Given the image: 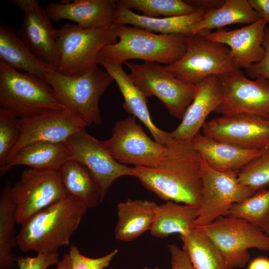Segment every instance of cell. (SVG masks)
Wrapping results in <instances>:
<instances>
[{"label": "cell", "mask_w": 269, "mask_h": 269, "mask_svg": "<svg viewBox=\"0 0 269 269\" xmlns=\"http://www.w3.org/2000/svg\"><path fill=\"white\" fill-rule=\"evenodd\" d=\"M0 107L19 119L42 116L66 108L46 81L26 72L20 73L1 62Z\"/></svg>", "instance_id": "obj_5"}, {"label": "cell", "mask_w": 269, "mask_h": 269, "mask_svg": "<svg viewBox=\"0 0 269 269\" xmlns=\"http://www.w3.org/2000/svg\"><path fill=\"white\" fill-rule=\"evenodd\" d=\"M202 131L209 137L243 148H269V118L240 113L223 115L206 121Z\"/></svg>", "instance_id": "obj_15"}, {"label": "cell", "mask_w": 269, "mask_h": 269, "mask_svg": "<svg viewBox=\"0 0 269 269\" xmlns=\"http://www.w3.org/2000/svg\"><path fill=\"white\" fill-rule=\"evenodd\" d=\"M180 237L183 242L182 249L194 269H226L220 252L208 236L192 229Z\"/></svg>", "instance_id": "obj_31"}, {"label": "cell", "mask_w": 269, "mask_h": 269, "mask_svg": "<svg viewBox=\"0 0 269 269\" xmlns=\"http://www.w3.org/2000/svg\"><path fill=\"white\" fill-rule=\"evenodd\" d=\"M225 0H201L188 1L190 3L197 7H203L207 10H210L221 6Z\"/></svg>", "instance_id": "obj_41"}, {"label": "cell", "mask_w": 269, "mask_h": 269, "mask_svg": "<svg viewBox=\"0 0 269 269\" xmlns=\"http://www.w3.org/2000/svg\"><path fill=\"white\" fill-rule=\"evenodd\" d=\"M58 252L49 253H37L35 257H18L16 263L18 269H46L57 265L59 261Z\"/></svg>", "instance_id": "obj_37"}, {"label": "cell", "mask_w": 269, "mask_h": 269, "mask_svg": "<svg viewBox=\"0 0 269 269\" xmlns=\"http://www.w3.org/2000/svg\"><path fill=\"white\" fill-rule=\"evenodd\" d=\"M70 157V149L67 141L35 142L23 147L8 159L0 167V174L3 175L16 165H26L37 170L58 172Z\"/></svg>", "instance_id": "obj_24"}, {"label": "cell", "mask_w": 269, "mask_h": 269, "mask_svg": "<svg viewBox=\"0 0 269 269\" xmlns=\"http://www.w3.org/2000/svg\"><path fill=\"white\" fill-rule=\"evenodd\" d=\"M198 210L199 208L172 201L157 205L149 232L152 236L159 238L174 234L185 235L192 230Z\"/></svg>", "instance_id": "obj_28"}, {"label": "cell", "mask_w": 269, "mask_h": 269, "mask_svg": "<svg viewBox=\"0 0 269 269\" xmlns=\"http://www.w3.org/2000/svg\"><path fill=\"white\" fill-rule=\"evenodd\" d=\"M24 12L22 24L17 30L19 36L36 57L56 70L60 56L56 28L45 9L38 2Z\"/></svg>", "instance_id": "obj_19"}, {"label": "cell", "mask_w": 269, "mask_h": 269, "mask_svg": "<svg viewBox=\"0 0 269 269\" xmlns=\"http://www.w3.org/2000/svg\"><path fill=\"white\" fill-rule=\"evenodd\" d=\"M268 22L263 18L240 28H223L206 34L209 39L226 45L232 60L238 69L249 67L263 57V42Z\"/></svg>", "instance_id": "obj_17"}, {"label": "cell", "mask_w": 269, "mask_h": 269, "mask_svg": "<svg viewBox=\"0 0 269 269\" xmlns=\"http://www.w3.org/2000/svg\"><path fill=\"white\" fill-rule=\"evenodd\" d=\"M10 2L15 4L24 11L39 2L37 0H11Z\"/></svg>", "instance_id": "obj_43"}, {"label": "cell", "mask_w": 269, "mask_h": 269, "mask_svg": "<svg viewBox=\"0 0 269 269\" xmlns=\"http://www.w3.org/2000/svg\"><path fill=\"white\" fill-rule=\"evenodd\" d=\"M171 257V269H194L187 254L175 244L168 246Z\"/></svg>", "instance_id": "obj_39"}, {"label": "cell", "mask_w": 269, "mask_h": 269, "mask_svg": "<svg viewBox=\"0 0 269 269\" xmlns=\"http://www.w3.org/2000/svg\"><path fill=\"white\" fill-rule=\"evenodd\" d=\"M192 229L203 233L215 244L226 269L244 267L250 260L249 249L269 251V237L242 219L223 216L209 224Z\"/></svg>", "instance_id": "obj_7"}, {"label": "cell", "mask_w": 269, "mask_h": 269, "mask_svg": "<svg viewBox=\"0 0 269 269\" xmlns=\"http://www.w3.org/2000/svg\"><path fill=\"white\" fill-rule=\"evenodd\" d=\"M241 184L255 192L266 189L269 185V148L238 173Z\"/></svg>", "instance_id": "obj_34"}, {"label": "cell", "mask_w": 269, "mask_h": 269, "mask_svg": "<svg viewBox=\"0 0 269 269\" xmlns=\"http://www.w3.org/2000/svg\"><path fill=\"white\" fill-rule=\"evenodd\" d=\"M102 66L116 82L124 99L123 107L133 116L137 118L148 129L154 140L166 146L174 139L170 133L157 128L151 120L147 105V99L136 87L129 74L123 69L122 64L101 61Z\"/></svg>", "instance_id": "obj_22"}, {"label": "cell", "mask_w": 269, "mask_h": 269, "mask_svg": "<svg viewBox=\"0 0 269 269\" xmlns=\"http://www.w3.org/2000/svg\"><path fill=\"white\" fill-rule=\"evenodd\" d=\"M202 191L198 214L192 228L209 224L227 216L232 206L256 193L240 183L238 173L221 172L209 166L202 157Z\"/></svg>", "instance_id": "obj_10"}, {"label": "cell", "mask_w": 269, "mask_h": 269, "mask_svg": "<svg viewBox=\"0 0 269 269\" xmlns=\"http://www.w3.org/2000/svg\"><path fill=\"white\" fill-rule=\"evenodd\" d=\"M248 269H269V259L258 257L250 263Z\"/></svg>", "instance_id": "obj_42"}, {"label": "cell", "mask_w": 269, "mask_h": 269, "mask_svg": "<svg viewBox=\"0 0 269 269\" xmlns=\"http://www.w3.org/2000/svg\"><path fill=\"white\" fill-rule=\"evenodd\" d=\"M45 79L60 103L79 117L86 127L102 123L100 99L114 80L98 64L72 76L53 69L45 73Z\"/></svg>", "instance_id": "obj_4"}, {"label": "cell", "mask_w": 269, "mask_h": 269, "mask_svg": "<svg viewBox=\"0 0 269 269\" xmlns=\"http://www.w3.org/2000/svg\"><path fill=\"white\" fill-rule=\"evenodd\" d=\"M191 143L213 169L237 173L257 158L263 150L243 148L200 133L192 138Z\"/></svg>", "instance_id": "obj_21"}, {"label": "cell", "mask_w": 269, "mask_h": 269, "mask_svg": "<svg viewBox=\"0 0 269 269\" xmlns=\"http://www.w3.org/2000/svg\"><path fill=\"white\" fill-rule=\"evenodd\" d=\"M118 253L119 250L115 249L104 256L91 258L83 255L76 246L72 245L68 254L72 269H105Z\"/></svg>", "instance_id": "obj_36"}, {"label": "cell", "mask_w": 269, "mask_h": 269, "mask_svg": "<svg viewBox=\"0 0 269 269\" xmlns=\"http://www.w3.org/2000/svg\"><path fill=\"white\" fill-rule=\"evenodd\" d=\"M263 46L264 55L262 59L246 69V71L251 78L263 77L269 81V27L268 26L265 29Z\"/></svg>", "instance_id": "obj_38"}, {"label": "cell", "mask_w": 269, "mask_h": 269, "mask_svg": "<svg viewBox=\"0 0 269 269\" xmlns=\"http://www.w3.org/2000/svg\"><path fill=\"white\" fill-rule=\"evenodd\" d=\"M67 197L88 209L97 207L103 200L99 186L89 170L80 162L70 160L58 171Z\"/></svg>", "instance_id": "obj_27"}, {"label": "cell", "mask_w": 269, "mask_h": 269, "mask_svg": "<svg viewBox=\"0 0 269 269\" xmlns=\"http://www.w3.org/2000/svg\"><path fill=\"white\" fill-rule=\"evenodd\" d=\"M223 100L215 112L222 115L240 113L269 118V81L263 77L248 78L240 69L219 76Z\"/></svg>", "instance_id": "obj_13"}, {"label": "cell", "mask_w": 269, "mask_h": 269, "mask_svg": "<svg viewBox=\"0 0 269 269\" xmlns=\"http://www.w3.org/2000/svg\"><path fill=\"white\" fill-rule=\"evenodd\" d=\"M202 157L191 142L173 139L165 146L159 165L133 167L134 176L161 199L199 208Z\"/></svg>", "instance_id": "obj_1"}, {"label": "cell", "mask_w": 269, "mask_h": 269, "mask_svg": "<svg viewBox=\"0 0 269 269\" xmlns=\"http://www.w3.org/2000/svg\"><path fill=\"white\" fill-rule=\"evenodd\" d=\"M15 204L17 224H24L50 205L67 198L58 172L29 168L9 190Z\"/></svg>", "instance_id": "obj_12"}, {"label": "cell", "mask_w": 269, "mask_h": 269, "mask_svg": "<svg viewBox=\"0 0 269 269\" xmlns=\"http://www.w3.org/2000/svg\"><path fill=\"white\" fill-rule=\"evenodd\" d=\"M197 87L193 100L187 108L180 124L170 132L174 139L191 142L200 133L208 115L215 112L222 102L223 89L219 76H210Z\"/></svg>", "instance_id": "obj_18"}, {"label": "cell", "mask_w": 269, "mask_h": 269, "mask_svg": "<svg viewBox=\"0 0 269 269\" xmlns=\"http://www.w3.org/2000/svg\"><path fill=\"white\" fill-rule=\"evenodd\" d=\"M116 7L114 0H75L67 4L50 2L45 10L50 20L68 19L90 29L113 24Z\"/></svg>", "instance_id": "obj_20"}, {"label": "cell", "mask_w": 269, "mask_h": 269, "mask_svg": "<svg viewBox=\"0 0 269 269\" xmlns=\"http://www.w3.org/2000/svg\"><path fill=\"white\" fill-rule=\"evenodd\" d=\"M116 26L119 40L101 49L98 63L104 61L123 64L130 59H141L168 65L186 52L187 37L159 34L130 25Z\"/></svg>", "instance_id": "obj_3"}, {"label": "cell", "mask_w": 269, "mask_h": 269, "mask_svg": "<svg viewBox=\"0 0 269 269\" xmlns=\"http://www.w3.org/2000/svg\"><path fill=\"white\" fill-rule=\"evenodd\" d=\"M60 61L56 70L68 76L82 73L99 64L98 55L105 46L117 41V26L86 29L67 23L56 29Z\"/></svg>", "instance_id": "obj_6"}, {"label": "cell", "mask_w": 269, "mask_h": 269, "mask_svg": "<svg viewBox=\"0 0 269 269\" xmlns=\"http://www.w3.org/2000/svg\"><path fill=\"white\" fill-rule=\"evenodd\" d=\"M269 212V190L257 191L244 201L234 204L227 216L244 219L260 228Z\"/></svg>", "instance_id": "obj_33"}, {"label": "cell", "mask_w": 269, "mask_h": 269, "mask_svg": "<svg viewBox=\"0 0 269 269\" xmlns=\"http://www.w3.org/2000/svg\"><path fill=\"white\" fill-rule=\"evenodd\" d=\"M11 186L7 182L0 196V269H12L16 265L13 252L17 245L16 206L10 196Z\"/></svg>", "instance_id": "obj_30"}, {"label": "cell", "mask_w": 269, "mask_h": 269, "mask_svg": "<svg viewBox=\"0 0 269 269\" xmlns=\"http://www.w3.org/2000/svg\"><path fill=\"white\" fill-rule=\"evenodd\" d=\"M260 229L266 235L269 237V212Z\"/></svg>", "instance_id": "obj_45"}, {"label": "cell", "mask_w": 269, "mask_h": 269, "mask_svg": "<svg viewBox=\"0 0 269 269\" xmlns=\"http://www.w3.org/2000/svg\"><path fill=\"white\" fill-rule=\"evenodd\" d=\"M18 119L11 112L0 108V167L20 137Z\"/></svg>", "instance_id": "obj_35"}, {"label": "cell", "mask_w": 269, "mask_h": 269, "mask_svg": "<svg viewBox=\"0 0 269 269\" xmlns=\"http://www.w3.org/2000/svg\"><path fill=\"white\" fill-rule=\"evenodd\" d=\"M18 126L20 137L7 160L30 143L37 141L65 142L73 134L86 127L79 117L67 108L37 117L18 119Z\"/></svg>", "instance_id": "obj_16"}, {"label": "cell", "mask_w": 269, "mask_h": 269, "mask_svg": "<svg viewBox=\"0 0 269 269\" xmlns=\"http://www.w3.org/2000/svg\"><path fill=\"white\" fill-rule=\"evenodd\" d=\"M56 265L55 269H72L69 254L65 253Z\"/></svg>", "instance_id": "obj_44"}, {"label": "cell", "mask_w": 269, "mask_h": 269, "mask_svg": "<svg viewBox=\"0 0 269 269\" xmlns=\"http://www.w3.org/2000/svg\"><path fill=\"white\" fill-rule=\"evenodd\" d=\"M118 162L149 168L158 167L163 159L165 146L151 139L131 116L115 124L111 136L102 141Z\"/></svg>", "instance_id": "obj_11"}, {"label": "cell", "mask_w": 269, "mask_h": 269, "mask_svg": "<svg viewBox=\"0 0 269 269\" xmlns=\"http://www.w3.org/2000/svg\"><path fill=\"white\" fill-rule=\"evenodd\" d=\"M261 17L248 0H226L219 7L207 10L195 25L193 34H207L213 29L223 28L235 23L251 24Z\"/></svg>", "instance_id": "obj_29"}, {"label": "cell", "mask_w": 269, "mask_h": 269, "mask_svg": "<svg viewBox=\"0 0 269 269\" xmlns=\"http://www.w3.org/2000/svg\"><path fill=\"white\" fill-rule=\"evenodd\" d=\"M251 6L261 18L269 23V0H248Z\"/></svg>", "instance_id": "obj_40"}, {"label": "cell", "mask_w": 269, "mask_h": 269, "mask_svg": "<svg viewBox=\"0 0 269 269\" xmlns=\"http://www.w3.org/2000/svg\"><path fill=\"white\" fill-rule=\"evenodd\" d=\"M163 67L177 79L194 85L210 76H219L238 69L226 45L201 33L187 37V49L182 57Z\"/></svg>", "instance_id": "obj_8"}, {"label": "cell", "mask_w": 269, "mask_h": 269, "mask_svg": "<svg viewBox=\"0 0 269 269\" xmlns=\"http://www.w3.org/2000/svg\"><path fill=\"white\" fill-rule=\"evenodd\" d=\"M87 209L69 197L50 205L21 225L17 245L23 252H58L61 247L69 245Z\"/></svg>", "instance_id": "obj_2"}, {"label": "cell", "mask_w": 269, "mask_h": 269, "mask_svg": "<svg viewBox=\"0 0 269 269\" xmlns=\"http://www.w3.org/2000/svg\"><path fill=\"white\" fill-rule=\"evenodd\" d=\"M142 269H160L158 267H155L154 268H148L147 267H145L143 268Z\"/></svg>", "instance_id": "obj_46"}, {"label": "cell", "mask_w": 269, "mask_h": 269, "mask_svg": "<svg viewBox=\"0 0 269 269\" xmlns=\"http://www.w3.org/2000/svg\"><path fill=\"white\" fill-rule=\"evenodd\" d=\"M0 62L18 71H24L45 79L46 73L55 69L36 57L22 41L17 30L0 24Z\"/></svg>", "instance_id": "obj_25"}, {"label": "cell", "mask_w": 269, "mask_h": 269, "mask_svg": "<svg viewBox=\"0 0 269 269\" xmlns=\"http://www.w3.org/2000/svg\"><path fill=\"white\" fill-rule=\"evenodd\" d=\"M117 7L113 23L116 25H131L162 34L180 35L188 37L193 34L196 24L202 19L207 10L198 7L192 14L176 17H150L133 12L116 0Z\"/></svg>", "instance_id": "obj_23"}, {"label": "cell", "mask_w": 269, "mask_h": 269, "mask_svg": "<svg viewBox=\"0 0 269 269\" xmlns=\"http://www.w3.org/2000/svg\"><path fill=\"white\" fill-rule=\"evenodd\" d=\"M125 64L130 69L134 83L145 97H156L170 115L182 119L193 100L197 85L177 79L158 63L127 61Z\"/></svg>", "instance_id": "obj_9"}, {"label": "cell", "mask_w": 269, "mask_h": 269, "mask_svg": "<svg viewBox=\"0 0 269 269\" xmlns=\"http://www.w3.org/2000/svg\"><path fill=\"white\" fill-rule=\"evenodd\" d=\"M67 142L70 149V160L80 162L91 173L99 186L103 200L116 179L124 176H134L133 167L115 160L102 140L90 134L85 129L73 134Z\"/></svg>", "instance_id": "obj_14"}, {"label": "cell", "mask_w": 269, "mask_h": 269, "mask_svg": "<svg viewBox=\"0 0 269 269\" xmlns=\"http://www.w3.org/2000/svg\"><path fill=\"white\" fill-rule=\"evenodd\" d=\"M157 204L149 200L130 199L117 205L115 239L130 242L149 231Z\"/></svg>", "instance_id": "obj_26"}, {"label": "cell", "mask_w": 269, "mask_h": 269, "mask_svg": "<svg viewBox=\"0 0 269 269\" xmlns=\"http://www.w3.org/2000/svg\"><path fill=\"white\" fill-rule=\"evenodd\" d=\"M130 9L141 12L142 15L158 18L187 15L198 8L188 1L182 0H119Z\"/></svg>", "instance_id": "obj_32"}]
</instances>
